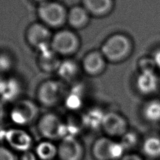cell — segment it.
<instances>
[{
  "instance_id": "1",
  "label": "cell",
  "mask_w": 160,
  "mask_h": 160,
  "mask_svg": "<svg viewBox=\"0 0 160 160\" xmlns=\"http://www.w3.org/2000/svg\"><path fill=\"white\" fill-rule=\"evenodd\" d=\"M110 63L118 64L129 58L133 53L132 39L124 33L117 32L108 36L99 48Z\"/></svg>"
},
{
  "instance_id": "2",
  "label": "cell",
  "mask_w": 160,
  "mask_h": 160,
  "mask_svg": "<svg viewBox=\"0 0 160 160\" xmlns=\"http://www.w3.org/2000/svg\"><path fill=\"white\" fill-rule=\"evenodd\" d=\"M69 91L68 85L61 79H46L40 83L37 88V102L45 108L56 107L65 102Z\"/></svg>"
},
{
  "instance_id": "3",
  "label": "cell",
  "mask_w": 160,
  "mask_h": 160,
  "mask_svg": "<svg viewBox=\"0 0 160 160\" xmlns=\"http://www.w3.org/2000/svg\"><path fill=\"white\" fill-rule=\"evenodd\" d=\"M68 10L64 4L57 0H49L38 4L37 16L39 21L56 31L67 24Z\"/></svg>"
},
{
  "instance_id": "4",
  "label": "cell",
  "mask_w": 160,
  "mask_h": 160,
  "mask_svg": "<svg viewBox=\"0 0 160 160\" xmlns=\"http://www.w3.org/2000/svg\"><path fill=\"white\" fill-rule=\"evenodd\" d=\"M81 46V38L76 31L70 28H61L53 34L51 48L62 58H73Z\"/></svg>"
},
{
  "instance_id": "5",
  "label": "cell",
  "mask_w": 160,
  "mask_h": 160,
  "mask_svg": "<svg viewBox=\"0 0 160 160\" xmlns=\"http://www.w3.org/2000/svg\"><path fill=\"white\" fill-rule=\"evenodd\" d=\"M39 115L38 102L28 98H20L14 102L9 112L11 120L18 126L31 124Z\"/></svg>"
},
{
  "instance_id": "6",
  "label": "cell",
  "mask_w": 160,
  "mask_h": 160,
  "mask_svg": "<svg viewBox=\"0 0 160 160\" xmlns=\"http://www.w3.org/2000/svg\"><path fill=\"white\" fill-rule=\"evenodd\" d=\"M53 34L52 30L38 21L28 25L25 30V38L31 48L40 52L51 48Z\"/></svg>"
},
{
  "instance_id": "7",
  "label": "cell",
  "mask_w": 160,
  "mask_h": 160,
  "mask_svg": "<svg viewBox=\"0 0 160 160\" xmlns=\"http://www.w3.org/2000/svg\"><path fill=\"white\" fill-rule=\"evenodd\" d=\"M38 128L42 136L48 140H58L67 136V126L53 112L45 113L38 119Z\"/></svg>"
},
{
  "instance_id": "8",
  "label": "cell",
  "mask_w": 160,
  "mask_h": 160,
  "mask_svg": "<svg viewBox=\"0 0 160 160\" xmlns=\"http://www.w3.org/2000/svg\"><path fill=\"white\" fill-rule=\"evenodd\" d=\"M125 151L121 142L108 137L98 138L92 147V155L96 160H120Z\"/></svg>"
},
{
  "instance_id": "9",
  "label": "cell",
  "mask_w": 160,
  "mask_h": 160,
  "mask_svg": "<svg viewBox=\"0 0 160 160\" xmlns=\"http://www.w3.org/2000/svg\"><path fill=\"white\" fill-rule=\"evenodd\" d=\"M101 128L108 136L122 138L129 131L128 120L121 113L116 111L105 112Z\"/></svg>"
},
{
  "instance_id": "10",
  "label": "cell",
  "mask_w": 160,
  "mask_h": 160,
  "mask_svg": "<svg viewBox=\"0 0 160 160\" xmlns=\"http://www.w3.org/2000/svg\"><path fill=\"white\" fill-rule=\"evenodd\" d=\"M108 62L100 49H93L83 56L80 65L82 72L90 78H98L107 69Z\"/></svg>"
},
{
  "instance_id": "11",
  "label": "cell",
  "mask_w": 160,
  "mask_h": 160,
  "mask_svg": "<svg viewBox=\"0 0 160 160\" xmlns=\"http://www.w3.org/2000/svg\"><path fill=\"white\" fill-rule=\"evenodd\" d=\"M58 156L61 160H82L84 148L75 136L67 135L58 145Z\"/></svg>"
},
{
  "instance_id": "12",
  "label": "cell",
  "mask_w": 160,
  "mask_h": 160,
  "mask_svg": "<svg viewBox=\"0 0 160 160\" xmlns=\"http://www.w3.org/2000/svg\"><path fill=\"white\" fill-rule=\"evenodd\" d=\"M135 85L138 93L143 96H151L158 90L160 78L156 71H141L136 77Z\"/></svg>"
},
{
  "instance_id": "13",
  "label": "cell",
  "mask_w": 160,
  "mask_h": 160,
  "mask_svg": "<svg viewBox=\"0 0 160 160\" xmlns=\"http://www.w3.org/2000/svg\"><path fill=\"white\" fill-rule=\"evenodd\" d=\"M82 73L80 62L73 58H62L56 72L58 79L68 85L78 81Z\"/></svg>"
},
{
  "instance_id": "14",
  "label": "cell",
  "mask_w": 160,
  "mask_h": 160,
  "mask_svg": "<svg viewBox=\"0 0 160 160\" xmlns=\"http://www.w3.org/2000/svg\"><path fill=\"white\" fill-rule=\"evenodd\" d=\"M92 17L82 4H76L68 10L67 25L75 31L82 30L89 25Z\"/></svg>"
},
{
  "instance_id": "15",
  "label": "cell",
  "mask_w": 160,
  "mask_h": 160,
  "mask_svg": "<svg viewBox=\"0 0 160 160\" xmlns=\"http://www.w3.org/2000/svg\"><path fill=\"white\" fill-rule=\"evenodd\" d=\"M4 137L11 148L20 152L28 151L32 145L30 134L21 128H11L6 132Z\"/></svg>"
},
{
  "instance_id": "16",
  "label": "cell",
  "mask_w": 160,
  "mask_h": 160,
  "mask_svg": "<svg viewBox=\"0 0 160 160\" xmlns=\"http://www.w3.org/2000/svg\"><path fill=\"white\" fill-rule=\"evenodd\" d=\"M93 18H101L109 16L115 8V0H82V4Z\"/></svg>"
},
{
  "instance_id": "17",
  "label": "cell",
  "mask_w": 160,
  "mask_h": 160,
  "mask_svg": "<svg viewBox=\"0 0 160 160\" xmlns=\"http://www.w3.org/2000/svg\"><path fill=\"white\" fill-rule=\"evenodd\" d=\"M62 60L51 48L38 52V65L39 69L46 73H56Z\"/></svg>"
},
{
  "instance_id": "18",
  "label": "cell",
  "mask_w": 160,
  "mask_h": 160,
  "mask_svg": "<svg viewBox=\"0 0 160 160\" xmlns=\"http://www.w3.org/2000/svg\"><path fill=\"white\" fill-rule=\"evenodd\" d=\"M142 116L145 121L150 124L160 122V99H151L143 105Z\"/></svg>"
},
{
  "instance_id": "19",
  "label": "cell",
  "mask_w": 160,
  "mask_h": 160,
  "mask_svg": "<svg viewBox=\"0 0 160 160\" xmlns=\"http://www.w3.org/2000/svg\"><path fill=\"white\" fill-rule=\"evenodd\" d=\"M21 85L17 79L13 78L5 79L0 96H2V98L6 101L16 102L18 100L16 97L19 96L21 94Z\"/></svg>"
},
{
  "instance_id": "20",
  "label": "cell",
  "mask_w": 160,
  "mask_h": 160,
  "mask_svg": "<svg viewBox=\"0 0 160 160\" xmlns=\"http://www.w3.org/2000/svg\"><path fill=\"white\" fill-rule=\"evenodd\" d=\"M142 150L150 159L160 158V137L149 136L145 138L142 142Z\"/></svg>"
},
{
  "instance_id": "21",
  "label": "cell",
  "mask_w": 160,
  "mask_h": 160,
  "mask_svg": "<svg viewBox=\"0 0 160 160\" xmlns=\"http://www.w3.org/2000/svg\"><path fill=\"white\" fill-rule=\"evenodd\" d=\"M35 154L41 160H52L58 155V148L50 141H43L37 145Z\"/></svg>"
},
{
  "instance_id": "22",
  "label": "cell",
  "mask_w": 160,
  "mask_h": 160,
  "mask_svg": "<svg viewBox=\"0 0 160 160\" xmlns=\"http://www.w3.org/2000/svg\"><path fill=\"white\" fill-rule=\"evenodd\" d=\"M122 141H120L122 146L126 150L130 149L133 148L134 145H136L138 143V138L137 134L134 132L128 131V132L125 134L124 136L122 137Z\"/></svg>"
},
{
  "instance_id": "23",
  "label": "cell",
  "mask_w": 160,
  "mask_h": 160,
  "mask_svg": "<svg viewBox=\"0 0 160 160\" xmlns=\"http://www.w3.org/2000/svg\"><path fill=\"white\" fill-rule=\"evenodd\" d=\"M138 67L139 72L141 71H156L157 68L155 67V62L151 56L142 57L139 59L138 62Z\"/></svg>"
},
{
  "instance_id": "24",
  "label": "cell",
  "mask_w": 160,
  "mask_h": 160,
  "mask_svg": "<svg viewBox=\"0 0 160 160\" xmlns=\"http://www.w3.org/2000/svg\"><path fill=\"white\" fill-rule=\"evenodd\" d=\"M11 58L8 53L0 52V73L7 72L12 65Z\"/></svg>"
},
{
  "instance_id": "25",
  "label": "cell",
  "mask_w": 160,
  "mask_h": 160,
  "mask_svg": "<svg viewBox=\"0 0 160 160\" xmlns=\"http://www.w3.org/2000/svg\"><path fill=\"white\" fill-rule=\"evenodd\" d=\"M0 160H16V158L9 149L0 146Z\"/></svg>"
},
{
  "instance_id": "26",
  "label": "cell",
  "mask_w": 160,
  "mask_h": 160,
  "mask_svg": "<svg viewBox=\"0 0 160 160\" xmlns=\"http://www.w3.org/2000/svg\"><path fill=\"white\" fill-rule=\"evenodd\" d=\"M151 57L153 59V61L155 62L157 69L160 70V48L155 49Z\"/></svg>"
},
{
  "instance_id": "27",
  "label": "cell",
  "mask_w": 160,
  "mask_h": 160,
  "mask_svg": "<svg viewBox=\"0 0 160 160\" xmlns=\"http://www.w3.org/2000/svg\"><path fill=\"white\" fill-rule=\"evenodd\" d=\"M21 160H38V157H37L36 154L28 150L26 152H22Z\"/></svg>"
},
{
  "instance_id": "28",
  "label": "cell",
  "mask_w": 160,
  "mask_h": 160,
  "mask_svg": "<svg viewBox=\"0 0 160 160\" xmlns=\"http://www.w3.org/2000/svg\"><path fill=\"white\" fill-rule=\"evenodd\" d=\"M120 160H143L141 156L135 155V154H129V155H124Z\"/></svg>"
},
{
  "instance_id": "29",
  "label": "cell",
  "mask_w": 160,
  "mask_h": 160,
  "mask_svg": "<svg viewBox=\"0 0 160 160\" xmlns=\"http://www.w3.org/2000/svg\"><path fill=\"white\" fill-rule=\"evenodd\" d=\"M5 117V110L4 108V105L2 103V102L0 101V126L2 124L3 122H4Z\"/></svg>"
},
{
  "instance_id": "30",
  "label": "cell",
  "mask_w": 160,
  "mask_h": 160,
  "mask_svg": "<svg viewBox=\"0 0 160 160\" xmlns=\"http://www.w3.org/2000/svg\"><path fill=\"white\" fill-rule=\"evenodd\" d=\"M4 82H5V79L2 78V74L0 73V93H1V91L3 88V85H4Z\"/></svg>"
},
{
  "instance_id": "31",
  "label": "cell",
  "mask_w": 160,
  "mask_h": 160,
  "mask_svg": "<svg viewBox=\"0 0 160 160\" xmlns=\"http://www.w3.org/2000/svg\"><path fill=\"white\" fill-rule=\"evenodd\" d=\"M34 1L36 2L37 3H38V4H41V3L47 2V1H49V0H34Z\"/></svg>"
}]
</instances>
